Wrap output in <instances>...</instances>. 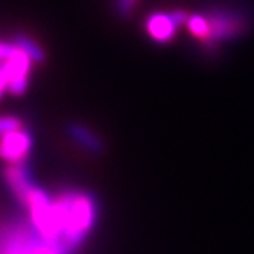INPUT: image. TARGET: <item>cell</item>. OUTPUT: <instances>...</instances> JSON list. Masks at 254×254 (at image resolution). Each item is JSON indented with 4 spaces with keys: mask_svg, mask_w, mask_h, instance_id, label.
<instances>
[{
    "mask_svg": "<svg viewBox=\"0 0 254 254\" xmlns=\"http://www.w3.org/2000/svg\"><path fill=\"white\" fill-rule=\"evenodd\" d=\"M32 147V138L23 127L0 136V159L6 164H22Z\"/></svg>",
    "mask_w": 254,
    "mask_h": 254,
    "instance_id": "obj_5",
    "label": "cell"
},
{
    "mask_svg": "<svg viewBox=\"0 0 254 254\" xmlns=\"http://www.w3.org/2000/svg\"><path fill=\"white\" fill-rule=\"evenodd\" d=\"M170 15H172V19H173V22L176 23V26H181V25H187V22H189V14L186 12V11H181V9H178V11H172L170 12Z\"/></svg>",
    "mask_w": 254,
    "mask_h": 254,
    "instance_id": "obj_11",
    "label": "cell"
},
{
    "mask_svg": "<svg viewBox=\"0 0 254 254\" xmlns=\"http://www.w3.org/2000/svg\"><path fill=\"white\" fill-rule=\"evenodd\" d=\"M0 254H74L66 245L51 241L29 221L0 222Z\"/></svg>",
    "mask_w": 254,
    "mask_h": 254,
    "instance_id": "obj_2",
    "label": "cell"
},
{
    "mask_svg": "<svg viewBox=\"0 0 254 254\" xmlns=\"http://www.w3.org/2000/svg\"><path fill=\"white\" fill-rule=\"evenodd\" d=\"M12 49V45L11 43H5V42H0V64H2L6 57L9 56V52Z\"/></svg>",
    "mask_w": 254,
    "mask_h": 254,
    "instance_id": "obj_13",
    "label": "cell"
},
{
    "mask_svg": "<svg viewBox=\"0 0 254 254\" xmlns=\"http://www.w3.org/2000/svg\"><path fill=\"white\" fill-rule=\"evenodd\" d=\"M69 135L74 138V141L83 149H86L87 152L92 153H100L101 152V141L100 138L90 132L87 127L80 126V124H74L69 127Z\"/></svg>",
    "mask_w": 254,
    "mask_h": 254,
    "instance_id": "obj_7",
    "label": "cell"
},
{
    "mask_svg": "<svg viewBox=\"0 0 254 254\" xmlns=\"http://www.w3.org/2000/svg\"><path fill=\"white\" fill-rule=\"evenodd\" d=\"M5 92H9V81H8V77L5 74L3 67L0 66V98L3 97Z\"/></svg>",
    "mask_w": 254,
    "mask_h": 254,
    "instance_id": "obj_12",
    "label": "cell"
},
{
    "mask_svg": "<svg viewBox=\"0 0 254 254\" xmlns=\"http://www.w3.org/2000/svg\"><path fill=\"white\" fill-rule=\"evenodd\" d=\"M63 242L75 251L98 219V204L92 194L69 189L54 196Z\"/></svg>",
    "mask_w": 254,
    "mask_h": 254,
    "instance_id": "obj_1",
    "label": "cell"
},
{
    "mask_svg": "<svg viewBox=\"0 0 254 254\" xmlns=\"http://www.w3.org/2000/svg\"><path fill=\"white\" fill-rule=\"evenodd\" d=\"M32 63H34V59L31 57V54L23 46L14 42L9 56L2 64H0L3 67L5 74L8 77V81H9V94L20 95L26 90Z\"/></svg>",
    "mask_w": 254,
    "mask_h": 254,
    "instance_id": "obj_4",
    "label": "cell"
},
{
    "mask_svg": "<svg viewBox=\"0 0 254 254\" xmlns=\"http://www.w3.org/2000/svg\"><path fill=\"white\" fill-rule=\"evenodd\" d=\"M187 26H189V31L194 35V37L202 39V40H208V37H210V22L207 19V15H202V14L190 15Z\"/></svg>",
    "mask_w": 254,
    "mask_h": 254,
    "instance_id": "obj_8",
    "label": "cell"
},
{
    "mask_svg": "<svg viewBox=\"0 0 254 254\" xmlns=\"http://www.w3.org/2000/svg\"><path fill=\"white\" fill-rule=\"evenodd\" d=\"M22 127V121L12 115H0V136Z\"/></svg>",
    "mask_w": 254,
    "mask_h": 254,
    "instance_id": "obj_9",
    "label": "cell"
},
{
    "mask_svg": "<svg viewBox=\"0 0 254 254\" xmlns=\"http://www.w3.org/2000/svg\"><path fill=\"white\" fill-rule=\"evenodd\" d=\"M176 23L173 22L170 12L169 14H161L156 12L149 17L147 20V32L150 34V37L156 42L166 43L172 40L176 34Z\"/></svg>",
    "mask_w": 254,
    "mask_h": 254,
    "instance_id": "obj_6",
    "label": "cell"
},
{
    "mask_svg": "<svg viewBox=\"0 0 254 254\" xmlns=\"http://www.w3.org/2000/svg\"><path fill=\"white\" fill-rule=\"evenodd\" d=\"M135 3H136V0H117V3H115L117 14L120 17H126L133 9Z\"/></svg>",
    "mask_w": 254,
    "mask_h": 254,
    "instance_id": "obj_10",
    "label": "cell"
},
{
    "mask_svg": "<svg viewBox=\"0 0 254 254\" xmlns=\"http://www.w3.org/2000/svg\"><path fill=\"white\" fill-rule=\"evenodd\" d=\"M210 22V37L205 40L208 46L216 42L233 40L242 35L248 28V20L241 12L227 8H211L207 14Z\"/></svg>",
    "mask_w": 254,
    "mask_h": 254,
    "instance_id": "obj_3",
    "label": "cell"
}]
</instances>
